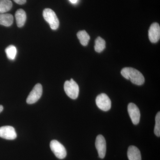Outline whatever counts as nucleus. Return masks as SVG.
Here are the masks:
<instances>
[{
    "mask_svg": "<svg viewBox=\"0 0 160 160\" xmlns=\"http://www.w3.org/2000/svg\"><path fill=\"white\" fill-rule=\"evenodd\" d=\"M13 17L12 15L9 13L0 14V25L9 27L13 23Z\"/></svg>",
    "mask_w": 160,
    "mask_h": 160,
    "instance_id": "13",
    "label": "nucleus"
},
{
    "mask_svg": "<svg viewBox=\"0 0 160 160\" xmlns=\"http://www.w3.org/2000/svg\"><path fill=\"white\" fill-rule=\"evenodd\" d=\"M50 147L52 151L58 158L63 159L66 157L67 152L66 148L57 140H52L50 142Z\"/></svg>",
    "mask_w": 160,
    "mask_h": 160,
    "instance_id": "4",
    "label": "nucleus"
},
{
    "mask_svg": "<svg viewBox=\"0 0 160 160\" xmlns=\"http://www.w3.org/2000/svg\"><path fill=\"white\" fill-rule=\"evenodd\" d=\"M64 88L66 94L70 98L72 99L77 98L79 92V88L77 83L72 79L65 82Z\"/></svg>",
    "mask_w": 160,
    "mask_h": 160,
    "instance_id": "3",
    "label": "nucleus"
},
{
    "mask_svg": "<svg viewBox=\"0 0 160 160\" xmlns=\"http://www.w3.org/2000/svg\"><path fill=\"white\" fill-rule=\"evenodd\" d=\"M12 6V2L10 0H0V14L9 11Z\"/></svg>",
    "mask_w": 160,
    "mask_h": 160,
    "instance_id": "15",
    "label": "nucleus"
},
{
    "mask_svg": "<svg viewBox=\"0 0 160 160\" xmlns=\"http://www.w3.org/2000/svg\"><path fill=\"white\" fill-rule=\"evenodd\" d=\"M5 51H6L7 58L9 59L13 60L15 58L17 52V50L15 46L10 45L6 48Z\"/></svg>",
    "mask_w": 160,
    "mask_h": 160,
    "instance_id": "17",
    "label": "nucleus"
},
{
    "mask_svg": "<svg viewBox=\"0 0 160 160\" xmlns=\"http://www.w3.org/2000/svg\"><path fill=\"white\" fill-rule=\"evenodd\" d=\"M106 48V42L102 38L98 37L95 42V50L98 52H101Z\"/></svg>",
    "mask_w": 160,
    "mask_h": 160,
    "instance_id": "16",
    "label": "nucleus"
},
{
    "mask_svg": "<svg viewBox=\"0 0 160 160\" xmlns=\"http://www.w3.org/2000/svg\"><path fill=\"white\" fill-rule=\"evenodd\" d=\"M97 106L101 110L107 111L111 107V102L109 97L105 93H101L96 99Z\"/></svg>",
    "mask_w": 160,
    "mask_h": 160,
    "instance_id": "5",
    "label": "nucleus"
},
{
    "mask_svg": "<svg viewBox=\"0 0 160 160\" xmlns=\"http://www.w3.org/2000/svg\"><path fill=\"white\" fill-rule=\"evenodd\" d=\"M42 85L36 84L27 97L26 99L27 103L29 104H32L36 102L42 96Z\"/></svg>",
    "mask_w": 160,
    "mask_h": 160,
    "instance_id": "6",
    "label": "nucleus"
},
{
    "mask_svg": "<svg viewBox=\"0 0 160 160\" xmlns=\"http://www.w3.org/2000/svg\"><path fill=\"white\" fill-rule=\"evenodd\" d=\"M128 111L132 123L134 125H138L141 117L139 109L138 106L134 103H129L128 106Z\"/></svg>",
    "mask_w": 160,
    "mask_h": 160,
    "instance_id": "8",
    "label": "nucleus"
},
{
    "mask_svg": "<svg viewBox=\"0 0 160 160\" xmlns=\"http://www.w3.org/2000/svg\"><path fill=\"white\" fill-rule=\"evenodd\" d=\"M3 110V107L2 105H0V112H2Z\"/></svg>",
    "mask_w": 160,
    "mask_h": 160,
    "instance_id": "21",
    "label": "nucleus"
},
{
    "mask_svg": "<svg viewBox=\"0 0 160 160\" xmlns=\"http://www.w3.org/2000/svg\"><path fill=\"white\" fill-rule=\"evenodd\" d=\"M121 74L126 79L130 81L135 85L141 86L145 82V78L140 72L134 68L126 67L121 71Z\"/></svg>",
    "mask_w": 160,
    "mask_h": 160,
    "instance_id": "1",
    "label": "nucleus"
},
{
    "mask_svg": "<svg viewBox=\"0 0 160 160\" xmlns=\"http://www.w3.org/2000/svg\"><path fill=\"white\" fill-rule=\"evenodd\" d=\"M13 1L19 5H23L26 2V0H13Z\"/></svg>",
    "mask_w": 160,
    "mask_h": 160,
    "instance_id": "19",
    "label": "nucleus"
},
{
    "mask_svg": "<svg viewBox=\"0 0 160 160\" xmlns=\"http://www.w3.org/2000/svg\"><path fill=\"white\" fill-rule=\"evenodd\" d=\"M77 37L82 46H86L88 45L90 38L89 34L85 30L79 31L77 33Z\"/></svg>",
    "mask_w": 160,
    "mask_h": 160,
    "instance_id": "14",
    "label": "nucleus"
},
{
    "mask_svg": "<svg viewBox=\"0 0 160 160\" xmlns=\"http://www.w3.org/2000/svg\"><path fill=\"white\" fill-rule=\"evenodd\" d=\"M95 146L99 157L101 158H104L106 154V140L102 135H99L97 137Z\"/></svg>",
    "mask_w": 160,
    "mask_h": 160,
    "instance_id": "7",
    "label": "nucleus"
},
{
    "mask_svg": "<svg viewBox=\"0 0 160 160\" xmlns=\"http://www.w3.org/2000/svg\"><path fill=\"white\" fill-rule=\"evenodd\" d=\"M154 132L155 134L158 137L160 136V112H158L155 118V126Z\"/></svg>",
    "mask_w": 160,
    "mask_h": 160,
    "instance_id": "18",
    "label": "nucleus"
},
{
    "mask_svg": "<svg viewBox=\"0 0 160 160\" xmlns=\"http://www.w3.org/2000/svg\"><path fill=\"white\" fill-rule=\"evenodd\" d=\"M15 16L18 27L19 28L23 27L26 20V14L25 11L22 9H18L16 12Z\"/></svg>",
    "mask_w": 160,
    "mask_h": 160,
    "instance_id": "12",
    "label": "nucleus"
},
{
    "mask_svg": "<svg viewBox=\"0 0 160 160\" xmlns=\"http://www.w3.org/2000/svg\"><path fill=\"white\" fill-rule=\"evenodd\" d=\"M43 16L45 20L49 25L52 30H56L59 26V21L54 12L52 9L47 8L43 10Z\"/></svg>",
    "mask_w": 160,
    "mask_h": 160,
    "instance_id": "2",
    "label": "nucleus"
},
{
    "mask_svg": "<svg viewBox=\"0 0 160 160\" xmlns=\"http://www.w3.org/2000/svg\"><path fill=\"white\" fill-rule=\"evenodd\" d=\"M127 156L129 160H142L139 149L135 146H129L127 151Z\"/></svg>",
    "mask_w": 160,
    "mask_h": 160,
    "instance_id": "11",
    "label": "nucleus"
},
{
    "mask_svg": "<svg viewBox=\"0 0 160 160\" xmlns=\"http://www.w3.org/2000/svg\"><path fill=\"white\" fill-rule=\"evenodd\" d=\"M70 2L72 3V4H75L77 2L78 0H69Z\"/></svg>",
    "mask_w": 160,
    "mask_h": 160,
    "instance_id": "20",
    "label": "nucleus"
},
{
    "mask_svg": "<svg viewBox=\"0 0 160 160\" xmlns=\"http://www.w3.org/2000/svg\"><path fill=\"white\" fill-rule=\"evenodd\" d=\"M149 38L152 43H157L159 41L160 27L158 23H153L150 26L149 30Z\"/></svg>",
    "mask_w": 160,
    "mask_h": 160,
    "instance_id": "10",
    "label": "nucleus"
},
{
    "mask_svg": "<svg viewBox=\"0 0 160 160\" xmlns=\"http://www.w3.org/2000/svg\"><path fill=\"white\" fill-rule=\"evenodd\" d=\"M0 137L5 139L14 140L17 138L16 132L12 126H2L0 127Z\"/></svg>",
    "mask_w": 160,
    "mask_h": 160,
    "instance_id": "9",
    "label": "nucleus"
}]
</instances>
